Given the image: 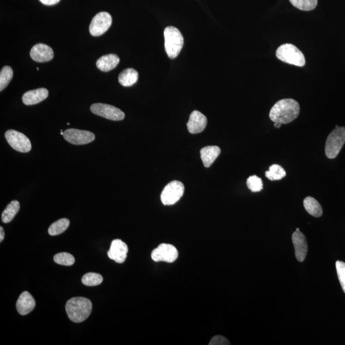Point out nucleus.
I'll use <instances>...</instances> for the list:
<instances>
[{
	"label": "nucleus",
	"mask_w": 345,
	"mask_h": 345,
	"mask_svg": "<svg viewBox=\"0 0 345 345\" xmlns=\"http://www.w3.org/2000/svg\"><path fill=\"white\" fill-rule=\"evenodd\" d=\"M299 113L298 102L292 99H284L276 102L271 108L269 117L274 123L287 124L296 120Z\"/></svg>",
	"instance_id": "f257e3e1"
},
{
	"label": "nucleus",
	"mask_w": 345,
	"mask_h": 345,
	"mask_svg": "<svg viewBox=\"0 0 345 345\" xmlns=\"http://www.w3.org/2000/svg\"><path fill=\"white\" fill-rule=\"evenodd\" d=\"M65 310L71 321L75 323L83 322L91 314L92 303L85 297H74L68 300Z\"/></svg>",
	"instance_id": "f03ea898"
},
{
	"label": "nucleus",
	"mask_w": 345,
	"mask_h": 345,
	"mask_svg": "<svg viewBox=\"0 0 345 345\" xmlns=\"http://www.w3.org/2000/svg\"><path fill=\"white\" fill-rule=\"evenodd\" d=\"M165 50L171 59L178 56L184 46V38L178 29L168 26L164 31Z\"/></svg>",
	"instance_id": "7ed1b4c3"
},
{
	"label": "nucleus",
	"mask_w": 345,
	"mask_h": 345,
	"mask_svg": "<svg viewBox=\"0 0 345 345\" xmlns=\"http://www.w3.org/2000/svg\"><path fill=\"white\" fill-rule=\"evenodd\" d=\"M276 57L286 64L303 67L305 64L304 55L292 44H284L279 47L276 52Z\"/></svg>",
	"instance_id": "20e7f679"
},
{
	"label": "nucleus",
	"mask_w": 345,
	"mask_h": 345,
	"mask_svg": "<svg viewBox=\"0 0 345 345\" xmlns=\"http://www.w3.org/2000/svg\"><path fill=\"white\" fill-rule=\"evenodd\" d=\"M345 143V128L339 127L331 132L326 140L325 152L326 157L333 159L338 156Z\"/></svg>",
	"instance_id": "39448f33"
},
{
	"label": "nucleus",
	"mask_w": 345,
	"mask_h": 345,
	"mask_svg": "<svg viewBox=\"0 0 345 345\" xmlns=\"http://www.w3.org/2000/svg\"><path fill=\"white\" fill-rule=\"evenodd\" d=\"M184 193V184L181 181H172L163 189L160 199L163 205H172L183 197Z\"/></svg>",
	"instance_id": "423d86ee"
},
{
	"label": "nucleus",
	"mask_w": 345,
	"mask_h": 345,
	"mask_svg": "<svg viewBox=\"0 0 345 345\" xmlns=\"http://www.w3.org/2000/svg\"><path fill=\"white\" fill-rule=\"evenodd\" d=\"M5 138L8 143L15 151L27 153L31 151V144L25 134L15 130H9L5 133Z\"/></svg>",
	"instance_id": "0eeeda50"
},
{
	"label": "nucleus",
	"mask_w": 345,
	"mask_h": 345,
	"mask_svg": "<svg viewBox=\"0 0 345 345\" xmlns=\"http://www.w3.org/2000/svg\"><path fill=\"white\" fill-rule=\"evenodd\" d=\"M112 24V17L109 13L101 12L95 15L89 26L92 36L98 37L106 32Z\"/></svg>",
	"instance_id": "6e6552de"
},
{
	"label": "nucleus",
	"mask_w": 345,
	"mask_h": 345,
	"mask_svg": "<svg viewBox=\"0 0 345 345\" xmlns=\"http://www.w3.org/2000/svg\"><path fill=\"white\" fill-rule=\"evenodd\" d=\"M177 249L172 244H161L153 250L151 254L152 259L154 262H164L173 263L178 259Z\"/></svg>",
	"instance_id": "1a4fd4ad"
},
{
	"label": "nucleus",
	"mask_w": 345,
	"mask_h": 345,
	"mask_svg": "<svg viewBox=\"0 0 345 345\" xmlns=\"http://www.w3.org/2000/svg\"><path fill=\"white\" fill-rule=\"evenodd\" d=\"M91 112L95 115L113 121H120L124 119L125 113L118 108L112 105L96 103L92 104Z\"/></svg>",
	"instance_id": "9d476101"
},
{
	"label": "nucleus",
	"mask_w": 345,
	"mask_h": 345,
	"mask_svg": "<svg viewBox=\"0 0 345 345\" xmlns=\"http://www.w3.org/2000/svg\"><path fill=\"white\" fill-rule=\"evenodd\" d=\"M64 137L66 141L73 144H85L91 143L96 139L91 132L69 129L64 131Z\"/></svg>",
	"instance_id": "9b49d317"
},
{
	"label": "nucleus",
	"mask_w": 345,
	"mask_h": 345,
	"mask_svg": "<svg viewBox=\"0 0 345 345\" xmlns=\"http://www.w3.org/2000/svg\"><path fill=\"white\" fill-rule=\"evenodd\" d=\"M128 245L120 239L113 241L111 244L109 251L107 252L108 257L118 263H123L128 257Z\"/></svg>",
	"instance_id": "f8f14e48"
},
{
	"label": "nucleus",
	"mask_w": 345,
	"mask_h": 345,
	"mask_svg": "<svg viewBox=\"0 0 345 345\" xmlns=\"http://www.w3.org/2000/svg\"><path fill=\"white\" fill-rule=\"evenodd\" d=\"M292 242L294 246L296 259L300 262H304L308 251L306 238L301 231H296L292 235Z\"/></svg>",
	"instance_id": "ddd939ff"
},
{
	"label": "nucleus",
	"mask_w": 345,
	"mask_h": 345,
	"mask_svg": "<svg viewBox=\"0 0 345 345\" xmlns=\"http://www.w3.org/2000/svg\"><path fill=\"white\" fill-rule=\"evenodd\" d=\"M207 125V118L198 111H194L191 113L187 126L189 133L197 134L205 130Z\"/></svg>",
	"instance_id": "4468645a"
},
{
	"label": "nucleus",
	"mask_w": 345,
	"mask_h": 345,
	"mask_svg": "<svg viewBox=\"0 0 345 345\" xmlns=\"http://www.w3.org/2000/svg\"><path fill=\"white\" fill-rule=\"evenodd\" d=\"M30 57L34 61L47 62L54 57V52L51 47L44 44L35 45L30 51Z\"/></svg>",
	"instance_id": "2eb2a0df"
},
{
	"label": "nucleus",
	"mask_w": 345,
	"mask_h": 345,
	"mask_svg": "<svg viewBox=\"0 0 345 345\" xmlns=\"http://www.w3.org/2000/svg\"><path fill=\"white\" fill-rule=\"evenodd\" d=\"M36 305L35 299L28 292H24L18 299L16 307L18 313L26 315L32 312Z\"/></svg>",
	"instance_id": "dca6fc26"
},
{
	"label": "nucleus",
	"mask_w": 345,
	"mask_h": 345,
	"mask_svg": "<svg viewBox=\"0 0 345 345\" xmlns=\"http://www.w3.org/2000/svg\"><path fill=\"white\" fill-rule=\"evenodd\" d=\"M48 96V90L46 88H41L26 92L23 95L22 99L24 104L30 106L43 101Z\"/></svg>",
	"instance_id": "f3484780"
},
{
	"label": "nucleus",
	"mask_w": 345,
	"mask_h": 345,
	"mask_svg": "<svg viewBox=\"0 0 345 345\" xmlns=\"http://www.w3.org/2000/svg\"><path fill=\"white\" fill-rule=\"evenodd\" d=\"M221 154V149L217 146H208L200 151L201 159L205 167L209 168Z\"/></svg>",
	"instance_id": "a211bd4d"
},
{
	"label": "nucleus",
	"mask_w": 345,
	"mask_h": 345,
	"mask_svg": "<svg viewBox=\"0 0 345 345\" xmlns=\"http://www.w3.org/2000/svg\"><path fill=\"white\" fill-rule=\"evenodd\" d=\"M120 62L119 57L114 54L104 55L100 58L96 62L97 67L103 72L114 69Z\"/></svg>",
	"instance_id": "6ab92c4d"
},
{
	"label": "nucleus",
	"mask_w": 345,
	"mask_h": 345,
	"mask_svg": "<svg viewBox=\"0 0 345 345\" xmlns=\"http://www.w3.org/2000/svg\"><path fill=\"white\" fill-rule=\"evenodd\" d=\"M138 80V72L134 68H130L123 70L118 76V81L121 85L131 86Z\"/></svg>",
	"instance_id": "aec40b11"
},
{
	"label": "nucleus",
	"mask_w": 345,
	"mask_h": 345,
	"mask_svg": "<svg viewBox=\"0 0 345 345\" xmlns=\"http://www.w3.org/2000/svg\"><path fill=\"white\" fill-rule=\"evenodd\" d=\"M304 207L305 210L310 215L315 217H320L322 215L323 210L319 202L315 199L314 197L308 196L304 200Z\"/></svg>",
	"instance_id": "412c9836"
},
{
	"label": "nucleus",
	"mask_w": 345,
	"mask_h": 345,
	"mask_svg": "<svg viewBox=\"0 0 345 345\" xmlns=\"http://www.w3.org/2000/svg\"><path fill=\"white\" fill-rule=\"evenodd\" d=\"M20 204L17 200H14L7 205L6 209L3 212L2 220L3 223H9L11 222L18 212L20 211Z\"/></svg>",
	"instance_id": "4be33fe9"
},
{
	"label": "nucleus",
	"mask_w": 345,
	"mask_h": 345,
	"mask_svg": "<svg viewBox=\"0 0 345 345\" xmlns=\"http://www.w3.org/2000/svg\"><path fill=\"white\" fill-rule=\"evenodd\" d=\"M70 225V221L66 218L60 219L56 222L52 223L48 229L50 235L56 236L60 235L67 230Z\"/></svg>",
	"instance_id": "5701e85b"
},
{
	"label": "nucleus",
	"mask_w": 345,
	"mask_h": 345,
	"mask_svg": "<svg viewBox=\"0 0 345 345\" xmlns=\"http://www.w3.org/2000/svg\"><path fill=\"white\" fill-rule=\"evenodd\" d=\"M286 175V171L279 165L270 166L269 170L265 172L266 177L271 181L281 180L285 177Z\"/></svg>",
	"instance_id": "b1692460"
},
{
	"label": "nucleus",
	"mask_w": 345,
	"mask_h": 345,
	"mask_svg": "<svg viewBox=\"0 0 345 345\" xmlns=\"http://www.w3.org/2000/svg\"><path fill=\"white\" fill-rule=\"evenodd\" d=\"M289 2L297 9L304 11L315 9L318 5V0H289Z\"/></svg>",
	"instance_id": "393cba45"
},
{
	"label": "nucleus",
	"mask_w": 345,
	"mask_h": 345,
	"mask_svg": "<svg viewBox=\"0 0 345 345\" xmlns=\"http://www.w3.org/2000/svg\"><path fill=\"white\" fill-rule=\"evenodd\" d=\"M13 78V70L9 66H5L0 72V91L2 92L9 85Z\"/></svg>",
	"instance_id": "a878e982"
},
{
	"label": "nucleus",
	"mask_w": 345,
	"mask_h": 345,
	"mask_svg": "<svg viewBox=\"0 0 345 345\" xmlns=\"http://www.w3.org/2000/svg\"><path fill=\"white\" fill-rule=\"evenodd\" d=\"M103 281V278L99 274L89 273L86 274L82 278V283L86 286H94L99 285Z\"/></svg>",
	"instance_id": "bb28decb"
},
{
	"label": "nucleus",
	"mask_w": 345,
	"mask_h": 345,
	"mask_svg": "<svg viewBox=\"0 0 345 345\" xmlns=\"http://www.w3.org/2000/svg\"><path fill=\"white\" fill-rule=\"evenodd\" d=\"M247 186L249 190L257 193L262 190L263 184L262 179L257 175L250 176L247 180Z\"/></svg>",
	"instance_id": "cd10ccee"
},
{
	"label": "nucleus",
	"mask_w": 345,
	"mask_h": 345,
	"mask_svg": "<svg viewBox=\"0 0 345 345\" xmlns=\"http://www.w3.org/2000/svg\"><path fill=\"white\" fill-rule=\"evenodd\" d=\"M54 261L58 264L64 266H71L75 263V257L68 252H60L54 257Z\"/></svg>",
	"instance_id": "c85d7f7f"
},
{
	"label": "nucleus",
	"mask_w": 345,
	"mask_h": 345,
	"mask_svg": "<svg viewBox=\"0 0 345 345\" xmlns=\"http://www.w3.org/2000/svg\"><path fill=\"white\" fill-rule=\"evenodd\" d=\"M337 274H338L339 283L345 293V263L341 261H337L336 263Z\"/></svg>",
	"instance_id": "c756f323"
},
{
	"label": "nucleus",
	"mask_w": 345,
	"mask_h": 345,
	"mask_svg": "<svg viewBox=\"0 0 345 345\" xmlns=\"http://www.w3.org/2000/svg\"><path fill=\"white\" fill-rule=\"evenodd\" d=\"M209 345H227L230 344V341L222 336H214L210 341Z\"/></svg>",
	"instance_id": "7c9ffc66"
},
{
	"label": "nucleus",
	"mask_w": 345,
	"mask_h": 345,
	"mask_svg": "<svg viewBox=\"0 0 345 345\" xmlns=\"http://www.w3.org/2000/svg\"><path fill=\"white\" fill-rule=\"evenodd\" d=\"M60 0H40V2L42 3V4L46 5H49V6L57 4L58 3L60 2Z\"/></svg>",
	"instance_id": "2f4dec72"
},
{
	"label": "nucleus",
	"mask_w": 345,
	"mask_h": 345,
	"mask_svg": "<svg viewBox=\"0 0 345 345\" xmlns=\"http://www.w3.org/2000/svg\"><path fill=\"white\" fill-rule=\"evenodd\" d=\"M5 238V232H4V228H3L1 226L0 227V242H2L4 241V239Z\"/></svg>",
	"instance_id": "473e14b6"
},
{
	"label": "nucleus",
	"mask_w": 345,
	"mask_h": 345,
	"mask_svg": "<svg viewBox=\"0 0 345 345\" xmlns=\"http://www.w3.org/2000/svg\"><path fill=\"white\" fill-rule=\"evenodd\" d=\"M275 125V127L276 128H280L281 127L282 124L281 123H275V125Z\"/></svg>",
	"instance_id": "72a5a7b5"
},
{
	"label": "nucleus",
	"mask_w": 345,
	"mask_h": 345,
	"mask_svg": "<svg viewBox=\"0 0 345 345\" xmlns=\"http://www.w3.org/2000/svg\"><path fill=\"white\" fill-rule=\"evenodd\" d=\"M339 128V126H338V125H336V128Z\"/></svg>",
	"instance_id": "f704fd0d"
},
{
	"label": "nucleus",
	"mask_w": 345,
	"mask_h": 345,
	"mask_svg": "<svg viewBox=\"0 0 345 345\" xmlns=\"http://www.w3.org/2000/svg\"><path fill=\"white\" fill-rule=\"evenodd\" d=\"M37 70H39V67L37 68Z\"/></svg>",
	"instance_id": "c9c22d12"
}]
</instances>
